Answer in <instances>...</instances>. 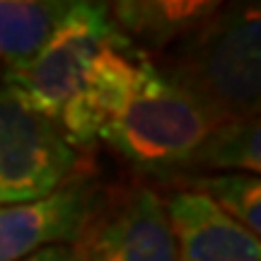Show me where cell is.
I'll return each mask as SVG.
<instances>
[{"instance_id": "10", "label": "cell", "mask_w": 261, "mask_h": 261, "mask_svg": "<svg viewBox=\"0 0 261 261\" xmlns=\"http://www.w3.org/2000/svg\"><path fill=\"white\" fill-rule=\"evenodd\" d=\"M218 5L213 3H116L109 17L119 32H130L150 39H172L174 32L194 29L198 22L211 17Z\"/></svg>"}, {"instance_id": "11", "label": "cell", "mask_w": 261, "mask_h": 261, "mask_svg": "<svg viewBox=\"0 0 261 261\" xmlns=\"http://www.w3.org/2000/svg\"><path fill=\"white\" fill-rule=\"evenodd\" d=\"M196 194L211 198L225 215L234 223L259 237L261 232V181L256 174H205L191 179V189Z\"/></svg>"}, {"instance_id": "3", "label": "cell", "mask_w": 261, "mask_h": 261, "mask_svg": "<svg viewBox=\"0 0 261 261\" xmlns=\"http://www.w3.org/2000/svg\"><path fill=\"white\" fill-rule=\"evenodd\" d=\"M121 39L126 37L112 22L107 5L73 3L32 63L17 73H5L3 85L56 123L68 140L90 92L97 58Z\"/></svg>"}, {"instance_id": "5", "label": "cell", "mask_w": 261, "mask_h": 261, "mask_svg": "<svg viewBox=\"0 0 261 261\" xmlns=\"http://www.w3.org/2000/svg\"><path fill=\"white\" fill-rule=\"evenodd\" d=\"M75 249L85 261H177L165 201L148 187L92 211Z\"/></svg>"}, {"instance_id": "1", "label": "cell", "mask_w": 261, "mask_h": 261, "mask_svg": "<svg viewBox=\"0 0 261 261\" xmlns=\"http://www.w3.org/2000/svg\"><path fill=\"white\" fill-rule=\"evenodd\" d=\"M162 73L191 94L215 123L259 116V5L215 10L184 34Z\"/></svg>"}, {"instance_id": "7", "label": "cell", "mask_w": 261, "mask_h": 261, "mask_svg": "<svg viewBox=\"0 0 261 261\" xmlns=\"http://www.w3.org/2000/svg\"><path fill=\"white\" fill-rule=\"evenodd\" d=\"M177 242V261H261V242L196 191L165 201Z\"/></svg>"}, {"instance_id": "12", "label": "cell", "mask_w": 261, "mask_h": 261, "mask_svg": "<svg viewBox=\"0 0 261 261\" xmlns=\"http://www.w3.org/2000/svg\"><path fill=\"white\" fill-rule=\"evenodd\" d=\"M22 261H85V259L70 244H54V247L39 249V252H34L32 256H27Z\"/></svg>"}, {"instance_id": "6", "label": "cell", "mask_w": 261, "mask_h": 261, "mask_svg": "<svg viewBox=\"0 0 261 261\" xmlns=\"http://www.w3.org/2000/svg\"><path fill=\"white\" fill-rule=\"evenodd\" d=\"M94 211L90 189L73 181L46 198L0 208V261H22L44 247L77 242Z\"/></svg>"}, {"instance_id": "2", "label": "cell", "mask_w": 261, "mask_h": 261, "mask_svg": "<svg viewBox=\"0 0 261 261\" xmlns=\"http://www.w3.org/2000/svg\"><path fill=\"white\" fill-rule=\"evenodd\" d=\"M218 123L201 104L148 58H138L126 92L104 119L99 136L130 165L145 172L189 167Z\"/></svg>"}, {"instance_id": "4", "label": "cell", "mask_w": 261, "mask_h": 261, "mask_svg": "<svg viewBox=\"0 0 261 261\" xmlns=\"http://www.w3.org/2000/svg\"><path fill=\"white\" fill-rule=\"evenodd\" d=\"M77 150L54 121L0 85V208L46 198L75 172Z\"/></svg>"}, {"instance_id": "8", "label": "cell", "mask_w": 261, "mask_h": 261, "mask_svg": "<svg viewBox=\"0 0 261 261\" xmlns=\"http://www.w3.org/2000/svg\"><path fill=\"white\" fill-rule=\"evenodd\" d=\"M73 3L63 0H0V63L17 73L32 63Z\"/></svg>"}, {"instance_id": "9", "label": "cell", "mask_w": 261, "mask_h": 261, "mask_svg": "<svg viewBox=\"0 0 261 261\" xmlns=\"http://www.w3.org/2000/svg\"><path fill=\"white\" fill-rule=\"evenodd\" d=\"M189 167H205L230 174H256L261 172V126L259 116L232 119L218 123L191 158Z\"/></svg>"}]
</instances>
